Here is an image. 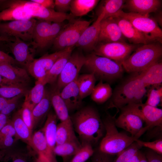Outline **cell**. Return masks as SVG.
<instances>
[{
    "label": "cell",
    "instance_id": "obj_1",
    "mask_svg": "<svg viewBox=\"0 0 162 162\" xmlns=\"http://www.w3.org/2000/svg\"><path fill=\"white\" fill-rule=\"evenodd\" d=\"M71 119L74 130L82 143H96L103 136L104 130L103 122L97 111L88 106L79 109Z\"/></svg>",
    "mask_w": 162,
    "mask_h": 162
},
{
    "label": "cell",
    "instance_id": "obj_2",
    "mask_svg": "<svg viewBox=\"0 0 162 162\" xmlns=\"http://www.w3.org/2000/svg\"><path fill=\"white\" fill-rule=\"evenodd\" d=\"M118 85L112 92L108 108L117 110L131 104L142 103L146 88L138 73H133Z\"/></svg>",
    "mask_w": 162,
    "mask_h": 162
},
{
    "label": "cell",
    "instance_id": "obj_3",
    "mask_svg": "<svg viewBox=\"0 0 162 162\" xmlns=\"http://www.w3.org/2000/svg\"><path fill=\"white\" fill-rule=\"evenodd\" d=\"M121 62L124 70L128 73H140L160 61L162 47L158 43L143 44L136 48Z\"/></svg>",
    "mask_w": 162,
    "mask_h": 162
},
{
    "label": "cell",
    "instance_id": "obj_4",
    "mask_svg": "<svg viewBox=\"0 0 162 162\" xmlns=\"http://www.w3.org/2000/svg\"><path fill=\"white\" fill-rule=\"evenodd\" d=\"M86 57L83 66L96 80L109 83L122 77L124 70L121 63L93 53Z\"/></svg>",
    "mask_w": 162,
    "mask_h": 162
},
{
    "label": "cell",
    "instance_id": "obj_5",
    "mask_svg": "<svg viewBox=\"0 0 162 162\" xmlns=\"http://www.w3.org/2000/svg\"><path fill=\"white\" fill-rule=\"evenodd\" d=\"M115 117L108 115L103 122L106 134L100 144V151L110 155L118 154L138 138L119 132Z\"/></svg>",
    "mask_w": 162,
    "mask_h": 162
},
{
    "label": "cell",
    "instance_id": "obj_6",
    "mask_svg": "<svg viewBox=\"0 0 162 162\" xmlns=\"http://www.w3.org/2000/svg\"><path fill=\"white\" fill-rule=\"evenodd\" d=\"M114 16H119L128 20L135 28L152 42L158 41L161 43L162 30L156 21L150 17L149 14L125 12L121 10L112 17Z\"/></svg>",
    "mask_w": 162,
    "mask_h": 162
},
{
    "label": "cell",
    "instance_id": "obj_7",
    "mask_svg": "<svg viewBox=\"0 0 162 162\" xmlns=\"http://www.w3.org/2000/svg\"><path fill=\"white\" fill-rule=\"evenodd\" d=\"M65 25L63 22L56 23L37 20L32 40L36 49H44L53 43Z\"/></svg>",
    "mask_w": 162,
    "mask_h": 162
},
{
    "label": "cell",
    "instance_id": "obj_8",
    "mask_svg": "<svg viewBox=\"0 0 162 162\" xmlns=\"http://www.w3.org/2000/svg\"><path fill=\"white\" fill-rule=\"evenodd\" d=\"M91 22L79 20H72L70 23L65 25L55 38L53 43V47L58 51L74 47Z\"/></svg>",
    "mask_w": 162,
    "mask_h": 162
},
{
    "label": "cell",
    "instance_id": "obj_9",
    "mask_svg": "<svg viewBox=\"0 0 162 162\" xmlns=\"http://www.w3.org/2000/svg\"><path fill=\"white\" fill-rule=\"evenodd\" d=\"M93 53L120 63L127 58L136 48L138 44L116 42L98 44Z\"/></svg>",
    "mask_w": 162,
    "mask_h": 162
},
{
    "label": "cell",
    "instance_id": "obj_10",
    "mask_svg": "<svg viewBox=\"0 0 162 162\" xmlns=\"http://www.w3.org/2000/svg\"><path fill=\"white\" fill-rule=\"evenodd\" d=\"M36 20L35 18H32L0 23V36L17 37L25 42H31Z\"/></svg>",
    "mask_w": 162,
    "mask_h": 162
},
{
    "label": "cell",
    "instance_id": "obj_11",
    "mask_svg": "<svg viewBox=\"0 0 162 162\" xmlns=\"http://www.w3.org/2000/svg\"><path fill=\"white\" fill-rule=\"evenodd\" d=\"M25 9L33 18L52 22L59 23L66 20H73L74 16L72 14L57 12L54 9L45 8L31 0H21Z\"/></svg>",
    "mask_w": 162,
    "mask_h": 162
},
{
    "label": "cell",
    "instance_id": "obj_12",
    "mask_svg": "<svg viewBox=\"0 0 162 162\" xmlns=\"http://www.w3.org/2000/svg\"><path fill=\"white\" fill-rule=\"evenodd\" d=\"M122 109L130 111L138 115L145 122L147 130L154 127L162 128V110L145 103L131 104Z\"/></svg>",
    "mask_w": 162,
    "mask_h": 162
},
{
    "label": "cell",
    "instance_id": "obj_13",
    "mask_svg": "<svg viewBox=\"0 0 162 162\" xmlns=\"http://www.w3.org/2000/svg\"><path fill=\"white\" fill-rule=\"evenodd\" d=\"M86 60V56L81 52L76 51L72 53L58 77L56 86L60 90L66 85L77 78Z\"/></svg>",
    "mask_w": 162,
    "mask_h": 162
},
{
    "label": "cell",
    "instance_id": "obj_14",
    "mask_svg": "<svg viewBox=\"0 0 162 162\" xmlns=\"http://www.w3.org/2000/svg\"><path fill=\"white\" fill-rule=\"evenodd\" d=\"M71 47L46 54L40 58L34 59L26 69L27 71L37 80L45 77L55 62Z\"/></svg>",
    "mask_w": 162,
    "mask_h": 162
},
{
    "label": "cell",
    "instance_id": "obj_15",
    "mask_svg": "<svg viewBox=\"0 0 162 162\" xmlns=\"http://www.w3.org/2000/svg\"><path fill=\"white\" fill-rule=\"evenodd\" d=\"M9 42L10 49L17 62L23 66L26 70L34 60V56L36 49L33 42L24 41L15 37Z\"/></svg>",
    "mask_w": 162,
    "mask_h": 162
},
{
    "label": "cell",
    "instance_id": "obj_16",
    "mask_svg": "<svg viewBox=\"0 0 162 162\" xmlns=\"http://www.w3.org/2000/svg\"><path fill=\"white\" fill-rule=\"evenodd\" d=\"M121 110V113L115 120L116 126L130 133L132 136L139 138L147 130L143 126V121L135 113L125 109Z\"/></svg>",
    "mask_w": 162,
    "mask_h": 162
},
{
    "label": "cell",
    "instance_id": "obj_17",
    "mask_svg": "<svg viewBox=\"0 0 162 162\" xmlns=\"http://www.w3.org/2000/svg\"><path fill=\"white\" fill-rule=\"evenodd\" d=\"M125 39L113 18L110 17L101 20L98 44L116 42H126Z\"/></svg>",
    "mask_w": 162,
    "mask_h": 162
},
{
    "label": "cell",
    "instance_id": "obj_18",
    "mask_svg": "<svg viewBox=\"0 0 162 162\" xmlns=\"http://www.w3.org/2000/svg\"><path fill=\"white\" fill-rule=\"evenodd\" d=\"M104 16V13L98 15L96 20L83 31L75 46L87 51L94 50L98 44L100 22Z\"/></svg>",
    "mask_w": 162,
    "mask_h": 162
},
{
    "label": "cell",
    "instance_id": "obj_19",
    "mask_svg": "<svg viewBox=\"0 0 162 162\" xmlns=\"http://www.w3.org/2000/svg\"><path fill=\"white\" fill-rule=\"evenodd\" d=\"M0 75L4 79L5 85H28L30 77L27 70L8 63H0Z\"/></svg>",
    "mask_w": 162,
    "mask_h": 162
},
{
    "label": "cell",
    "instance_id": "obj_20",
    "mask_svg": "<svg viewBox=\"0 0 162 162\" xmlns=\"http://www.w3.org/2000/svg\"><path fill=\"white\" fill-rule=\"evenodd\" d=\"M112 17L118 24L123 36L130 44H145L152 43L127 19L118 16H114Z\"/></svg>",
    "mask_w": 162,
    "mask_h": 162
},
{
    "label": "cell",
    "instance_id": "obj_21",
    "mask_svg": "<svg viewBox=\"0 0 162 162\" xmlns=\"http://www.w3.org/2000/svg\"><path fill=\"white\" fill-rule=\"evenodd\" d=\"M5 9L0 12V21L24 20L33 18L25 9L21 0H6Z\"/></svg>",
    "mask_w": 162,
    "mask_h": 162
},
{
    "label": "cell",
    "instance_id": "obj_22",
    "mask_svg": "<svg viewBox=\"0 0 162 162\" xmlns=\"http://www.w3.org/2000/svg\"><path fill=\"white\" fill-rule=\"evenodd\" d=\"M76 79L66 85L60 92L69 111L80 109L82 104Z\"/></svg>",
    "mask_w": 162,
    "mask_h": 162
},
{
    "label": "cell",
    "instance_id": "obj_23",
    "mask_svg": "<svg viewBox=\"0 0 162 162\" xmlns=\"http://www.w3.org/2000/svg\"><path fill=\"white\" fill-rule=\"evenodd\" d=\"M125 2L124 7L130 12L143 15L156 12L161 5V1L159 0H129Z\"/></svg>",
    "mask_w": 162,
    "mask_h": 162
},
{
    "label": "cell",
    "instance_id": "obj_24",
    "mask_svg": "<svg viewBox=\"0 0 162 162\" xmlns=\"http://www.w3.org/2000/svg\"><path fill=\"white\" fill-rule=\"evenodd\" d=\"M38 155L42 156L50 162H58L56 155L49 148L42 130H39L32 134L30 146Z\"/></svg>",
    "mask_w": 162,
    "mask_h": 162
},
{
    "label": "cell",
    "instance_id": "obj_25",
    "mask_svg": "<svg viewBox=\"0 0 162 162\" xmlns=\"http://www.w3.org/2000/svg\"><path fill=\"white\" fill-rule=\"evenodd\" d=\"M145 86H160L162 82V63L159 61L139 73Z\"/></svg>",
    "mask_w": 162,
    "mask_h": 162
},
{
    "label": "cell",
    "instance_id": "obj_26",
    "mask_svg": "<svg viewBox=\"0 0 162 162\" xmlns=\"http://www.w3.org/2000/svg\"><path fill=\"white\" fill-rule=\"evenodd\" d=\"M49 90L52 105L55 112L56 114L61 122L71 121L69 111L60 94V90L56 85H54Z\"/></svg>",
    "mask_w": 162,
    "mask_h": 162
},
{
    "label": "cell",
    "instance_id": "obj_27",
    "mask_svg": "<svg viewBox=\"0 0 162 162\" xmlns=\"http://www.w3.org/2000/svg\"><path fill=\"white\" fill-rule=\"evenodd\" d=\"M51 105L49 90L45 88L42 99L32 110L33 129L37 127L46 115H47Z\"/></svg>",
    "mask_w": 162,
    "mask_h": 162
},
{
    "label": "cell",
    "instance_id": "obj_28",
    "mask_svg": "<svg viewBox=\"0 0 162 162\" xmlns=\"http://www.w3.org/2000/svg\"><path fill=\"white\" fill-rule=\"evenodd\" d=\"M57 118L56 114L52 112H49L44 126L42 130L44 133L48 146L53 153L54 149L56 145Z\"/></svg>",
    "mask_w": 162,
    "mask_h": 162
},
{
    "label": "cell",
    "instance_id": "obj_29",
    "mask_svg": "<svg viewBox=\"0 0 162 162\" xmlns=\"http://www.w3.org/2000/svg\"><path fill=\"white\" fill-rule=\"evenodd\" d=\"M10 121L15 131L16 138L24 141L30 146L32 131L23 121L20 109L14 114Z\"/></svg>",
    "mask_w": 162,
    "mask_h": 162
},
{
    "label": "cell",
    "instance_id": "obj_30",
    "mask_svg": "<svg viewBox=\"0 0 162 162\" xmlns=\"http://www.w3.org/2000/svg\"><path fill=\"white\" fill-rule=\"evenodd\" d=\"M74 130L71 121L61 122L57 125L56 145L78 140Z\"/></svg>",
    "mask_w": 162,
    "mask_h": 162
},
{
    "label": "cell",
    "instance_id": "obj_31",
    "mask_svg": "<svg viewBox=\"0 0 162 162\" xmlns=\"http://www.w3.org/2000/svg\"><path fill=\"white\" fill-rule=\"evenodd\" d=\"M46 84L43 78L37 80L34 86L25 95L23 103L32 110L42 99L44 94L45 86Z\"/></svg>",
    "mask_w": 162,
    "mask_h": 162
},
{
    "label": "cell",
    "instance_id": "obj_32",
    "mask_svg": "<svg viewBox=\"0 0 162 162\" xmlns=\"http://www.w3.org/2000/svg\"><path fill=\"white\" fill-rule=\"evenodd\" d=\"M74 47H71L54 64L45 77H43L46 84H53L62 71L72 52Z\"/></svg>",
    "mask_w": 162,
    "mask_h": 162
},
{
    "label": "cell",
    "instance_id": "obj_33",
    "mask_svg": "<svg viewBox=\"0 0 162 162\" xmlns=\"http://www.w3.org/2000/svg\"><path fill=\"white\" fill-rule=\"evenodd\" d=\"M96 80L94 75L91 73L78 76L76 80L80 95L82 99L91 94Z\"/></svg>",
    "mask_w": 162,
    "mask_h": 162
},
{
    "label": "cell",
    "instance_id": "obj_34",
    "mask_svg": "<svg viewBox=\"0 0 162 162\" xmlns=\"http://www.w3.org/2000/svg\"><path fill=\"white\" fill-rule=\"evenodd\" d=\"M112 92L109 83L100 80L95 86L91 94V98L96 103L102 104L110 99Z\"/></svg>",
    "mask_w": 162,
    "mask_h": 162
},
{
    "label": "cell",
    "instance_id": "obj_35",
    "mask_svg": "<svg viewBox=\"0 0 162 162\" xmlns=\"http://www.w3.org/2000/svg\"><path fill=\"white\" fill-rule=\"evenodd\" d=\"M98 0H71L70 10L74 16L85 15L92 10L97 5Z\"/></svg>",
    "mask_w": 162,
    "mask_h": 162
},
{
    "label": "cell",
    "instance_id": "obj_36",
    "mask_svg": "<svg viewBox=\"0 0 162 162\" xmlns=\"http://www.w3.org/2000/svg\"><path fill=\"white\" fill-rule=\"evenodd\" d=\"M82 146L78 140L57 145L55 146L53 152L55 154L61 157L63 162L65 160L73 156Z\"/></svg>",
    "mask_w": 162,
    "mask_h": 162
},
{
    "label": "cell",
    "instance_id": "obj_37",
    "mask_svg": "<svg viewBox=\"0 0 162 162\" xmlns=\"http://www.w3.org/2000/svg\"><path fill=\"white\" fill-rule=\"evenodd\" d=\"M125 1L123 0H106L103 1L98 11L99 15L103 12L104 16L103 19L112 17L124 8Z\"/></svg>",
    "mask_w": 162,
    "mask_h": 162
},
{
    "label": "cell",
    "instance_id": "obj_38",
    "mask_svg": "<svg viewBox=\"0 0 162 162\" xmlns=\"http://www.w3.org/2000/svg\"><path fill=\"white\" fill-rule=\"evenodd\" d=\"M29 90L28 85L24 84L2 85H0V96L10 99L17 96H25Z\"/></svg>",
    "mask_w": 162,
    "mask_h": 162
},
{
    "label": "cell",
    "instance_id": "obj_39",
    "mask_svg": "<svg viewBox=\"0 0 162 162\" xmlns=\"http://www.w3.org/2000/svg\"><path fill=\"white\" fill-rule=\"evenodd\" d=\"M147 93V98L145 103L146 104L155 107L162 106L161 86H152Z\"/></svg>",
    "mask_w": 162,
    "mask_h": 162
},
{
    "label": "cell",
    "instance_id": "obj_40",
    "mask_svg": "<svg viewBox=\"0 0 162 162\" xmlns=\"http://www.w3.org/2000/svg\"><path fill=\"white\" fill-rule=\"evenodd\" d=\"M82 146L69 162H86L93 154L92 145L82 143Z\"/></svg>",
    "mask_w": 162,
    "mask_h": 162
},
{
    "label": "cell",
    "instance_id": "obj_41",
    "mask_svg": "<svg viewBox=\"0 0 162 162\" xmlns=\"http://www.w3.org/2000/svg\"><path fill=\"white\" fill-rule=\"evenodd\" d=\"M140 147L136 142H134L119 154L113 162H129Z\"/></svg>",
    "mask_w": 162,
    "mask_h": 162
},
{
    "label": "cell",
    "instance_id": "obj_42",
    "mask_svg": "<svg viewBox=\"0 0 162 162\" xmlns=\"http://www.w3.org/2000/svg\"><path fill=\"white\" fill-rule=\"evenodd\" d=\"M138 145L140 147L148 148L160 154H162V140L160 139L152 142H147L138 139L135 140Z\"/></svg>",
    "mask_w": 162,
    "mask_h": 162
},
{
    "label": "cell",
    "instance_id": "obj_43",
    "mask_svg": "<svg viewBox=\"0 0 162 162\" xmlns=\"http://www.w3.org/2000/svg\"><path fill=\"white\" fill-rule=\"evenodd\" d=\"M22 118L30 130L32 131L33 123L32 117V110L27 105L23 104L20 109Z\"/></svg>",
    "mask_w": 162,
    "mask_h": 162
},
{
    "label": "cell",
    "instance_id": "obj_44",
    "mask_svg": "<svg viewBox=\"0 0 162 162\" xmlns=\"http://www.w3.org/2000/svg\"><path fill=\"white\" fill-rule=\"evenodd\" d=\"M22 96L20 95L10 99L6 107L0 113L8 116L16 109L20 99Z\"/></svg>",
    "mask_w": 162,
    "mask_h": 162
},
{
    "label": "cell",
    "instance_id": "obj_45",
    "mask_svg": "<svg viewBox=\"0 0 162 162\" xmlns=\"http://www.w3.org/2000/svg\"><path fill=\"white\" fill-rule=\"evenodd\" d=\"M71 1V0H55L54 1V8L57 12L66 13L70 10Z\"/></svg>",
    "mask_w": 162,
    "mask_h": 162
},
{
    "label": "cell",
    "instance_id": "obj_46",
    "mask_svg": "<svg viewBox=\"0 0 162 162\" xmlns=\"http://www.w3.org/2000/svg\"><path fill=\"white\" fill-rule=\"evenodd\" d=\"M7 136H15L16 138L15 131L10 119L0 131V137Z\"/></svg>",
    "mask_w": 162,
    "mask_h": 162
},
{
    "label": "cell",
    "instance_id": "obj_47",
    "mask_svg": "<svg viewBox=\"0 0 162 162\" xmlns=\"http://www.w3.org/2000/svg\"><path fill=\"white\" fill-rule=\"evenodd\" d=\"M15 142L13 137L7 136L0 137V149L8 150V148L12 146Z\"/></svg>",
    "mask_w": 162,
    "mask_h": 162
},
{
    "label": "cell",
    "instance_id": "obj_48",
    "mask_svg": "<svg viewBox=\"0 0 162 162\" xmlns=\"http://www.w3.org/2000/svg\"><path fill=\"white\" fill-rule=\"evenodd\" d=\"M109 155L99 151L94 155L92 162H113Z\"/></svg>",
    "mask_w": 162,
    "mask_h": 162
},
{
    "label": "cell",
    "instance_id": "obj_49",
    "mask_svg": "<svg viewBox=\"0 0 162 162\" xmlns=\"http://www.w3.org/2000/svg\"><path fill=\"white\" fill-rule=\"evenodd\" d=\"M145 157L148 162H162L161 155L153 151L148 152Z\"/></svg>",
    "mask_w": 162,
    "mask_h": 162
},
{
    "label": "cell",
    "instance_id": "obj_50",
    "mask_svg": "<svg viewBox=\"0 0 162 162\" xmlns=\"http://www.w3.org/2000/svg\"><path fill=\"white\" fill-rule=\"evenodd\" d=\"M7 156L11 159V162H28L26 157L20 153H8Z\"/></svg>",
    "mask_w": 162,
    "mask_h": 162
},
{
    "label": "cell",
    "instance_id": "obj_51",
    "mask_svg": "<svg viewBox=\"0 0 162 162\" xmlns=\"http://www.w3.org/2000/svg\"><path fill=\"white\" fill-rule=\"evenodd\" d=\"M31 1L38 3L46 8L52 9H54V1L53 0H31Z\"/></svg>",
    "mask_w": 162,
    "mask_h": 162
},
{
    "label": "cell",
    "instance_id": "obj_52",
    "mask_svg": "<svg viewBox=\"0 0 162 162\" xmlns=\"http://www.w3.org/2000/svg\"><path fill=\"white\" fill-rule=\"evenodd\" d=\"M10 120L8 116L0 113V131Z\"/></svg>",
    "mask_w": 162,
    "mask_h": 162
},
{
    "label": "cell",
    "instance_id": "obj_53",
    "mask_svg": "<svg viewBox=\"0 0 162 162\" xmlns=\"http://www.w3.org/2000/svg\"><path fill=\"white\" fill-rule=\"evenodd\" d=\"M10 99H7L0 96V113L6 107Z\"/></svg>",
    "mask_w": 162,
    "mask_h": 162
},
{
    "label": "cell",
    "instance_id": "obj_54",
    "mask_svg": "<svg viewBox=\"0 0 162 162\" xmlns=\"http://www.w3.org/2000/svg\"><path fill=\"white\" fill-rule=\"evenodd\" d=\"M141 153L139 150L138 151L129 162H140Z\"/></svg>",
    "mask_w": 162,
    "mask_h": 162
},
{
    "label": "cell",
    "instance_id": "obj_55",
    "mask_svg": "<svg viewBox=\"0 0 162 162\" xmlns=\"http://www.w3.org/2000/svg\"><path fill=\"white\" fill-rule=\"evenodd\" d=\"M8 153V150L0 149V161L4 160Z\"/></svg>",
    "mask_w": 162,
    "mask_h": 162
},
{
    "label": "cell",
    "instance_id": "obj_56",
    "mask_svg": "<svg viewBox=\"0 0 162 162\" xmlns=\"http://www.w3.org/2000/svg\"><path fill=\"white\" fill-rule=\"evenodd\" d=\"M35 162H50L49 161L44 157L40 155H37L36 158Z\"/></svg>",
    "mask_w": 162,
    "mask_h": 162
},
{
    "label": "cell",
    "instance_id": "obj_57",
    "mask_svg": "<svg viewBox=\"0 0 162 162\" xmlns=\"http://www.w3.org/2000/svg\"><path fill=\"white\" fill-rule=\"evenodd\" d=\"M13 40L14 38L0 36V41H6L7 42H10L13 41Z\"/></svg>",
    "mask_w": 162,
    "mask_h": 162
},
{
    "label": "cell",
    "instance_id": "obj_58",
    "mask_svg": "<svg viewBox=\"0 0 162 162\" xmlns=\"http://www.w3.org/2000/svg\"><path fill=\"white\" fill-rule=\"evenodd\" d=\"M140 162H148L145 155L141 153Z\"/></svg>",
    "mask_w": 162,
    "mask_h": 162
},
{
    "label": "cell",
    "instance_id": "obj_59",
    "mask_svg": "<svg viewBox=\"0 0 162 162\" xmlns=\"http://www.w3.org/2000/svg\"><path fill=\"white\" fill-rule=\"evenodd\" d=\"M4 81L3 78L0 75V85H5Z\"/></svg>",
    "mask_w": 162,
    "mask_h": 162
}]
</instances>
